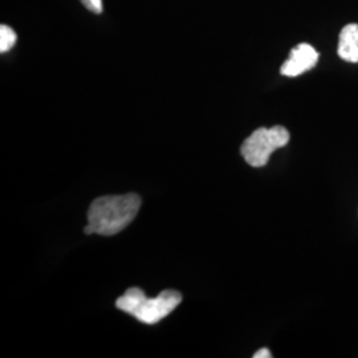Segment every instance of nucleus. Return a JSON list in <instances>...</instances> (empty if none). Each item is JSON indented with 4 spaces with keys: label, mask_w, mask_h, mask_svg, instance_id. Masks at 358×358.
Returning <instances> with one entry per match:
<instances>
[{
    "label": "nucleus",
    "mask_w": 358,
    "mask_h": 358,
    "mask_svg": "<svg viewBox=\"0 0 358 358\" xmlns=\"http://www.w3.org/2000/svg\"><path fill=\"white\" fill-rule=\"evenodd\" d=\"M319 62V52L307 43L299 44L289 53V59L282 65V75L296 77L315 68Z\"/></svg>",
    "instance_id": "obj_4"
},
{
    "label": "nucleus",
    "mask_w": 358,
    "mask_h": 358,
    "mask_svg": "<svg viewBox=\"0 0 358 358\" xmlns=\"http://www.w3.org/2000/svg\"><path fill=\"white\" fill-rule=\"evenodd\" d=\"M140 207L141 198L133 192L97 198L90 205L88 224L94 234L113 236L134 220Z\"/></svg>",
    "instance_id": "obj_1"
},
{
    "label": "nucleus",
    "mask_w": 358,
    "mask_h": 358,
    "mask_svg": "<svg viewBox=\"0 0 358 358\" xmlns=\"http://www.w3.org/2000/svg\"><path fill=\"white\" fill-rule=\"evenodd\" d=\"M337 52L348 63H358V24H348L343 28Z\"/></svg>",
    "instance_id": "obj_5"
},
{
    "label": "nucleus",
    "mask_w": 358,
    "mask_h": 358,
    "mask_svg": "<svg viewBox=\"0 0 358 358\" xmlns=\"http://www.w3.org/2000/svg\"><path fill=\"white\" fill-rule=\"evenodd\" d=\"M146 297L145 292L140 288H129L125 294L117 299L115 307L122 312H127L129 315H133V312L141 304L142 300Z\"/></svg>",
    "instance_id": "obj_6"
},
{
    "label": "nucleus",
    "mask_w": 358,
    "mask_h": 358,
    "mask_svg": "<svg viewBox=\"0 0 358 358\" xmlns=\"http://www.w3.org/2000/svg\"><path fill=\"white\" fill-rule=\"evenodd\" d=\"M81 3L92 13H103V0H81Z\"/></svg>",
    "instance_id": "obj_8"
},
{
    "label": "nucleus",
    "mask_w": 358,
    "mask_h": 358,
    "mask_svg": "<svg viewBox=\"0 0 358 358\" xmlns=\"http://www.w3.org/2000/svg\"><path fill=\"white\" fill-rule=\"evenodd\" d=\"M17 36L15 34L11 27L1 24L0 26V52L6 53V52L13 50V45L16 44Z\"/></svg>",
    "instance_id": "obj_7"
},
{
    "label": "nucleus",
    "mask_w": 358,
    "mask_h": 358,
    "mask_svg": "<svg viewBox=\"0 0 358 358\" xmlns=\"http://www.w3.org/2000/svg\"><path fill=\"white\" fill-rule=\"evenodd\" d=\"M289 141V133L282 127L260 128L255 130L241 148L245 162L252 167L267 165L271 154L284 148Z\"/></svg>",
    "instance_id": "obj_2"
},
{
    "label": "nucleus",
    "mask_w": 358,
    "mask_h": 358,
    "mask_svg": "<svg viewBox=\"0 0 358 358\" xmlns=\"http://www.w3.org/2000/svg\"><path fill=\"white\" fill-rule=\"evenodd\" d=\"M254 358H272V353L269 352L268 349L263 348V349L256 352L255 355H254Z\"/></svg>",
    "instance_id": "obj_9"
},
{
    "label": "nucleus",
    "mask_w": 358,
    "mask_h": 358,
    "mask_svg": "<svg viewBox=\"0 0 358 358\" xmlns=\"http://www.w3.org/2000/svg\"><path fill=\"white\" fill-rule=\"evenodd\" d=\"M180 301L182 296L179 292L167 289L161 292L157 297L149 299L146 296L131 316L143 324H155L169 316L178 307Z\"/></svg>",
    "instance_id": "obj_3"
}]
</instances>
